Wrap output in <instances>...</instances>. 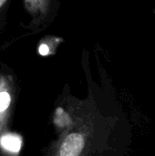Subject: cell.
Returning a JSON list of instances; mask_svg holds the SVG:
<instances>
[{
	"mask_svg": "<svg viewBox=\"0 0 155 156\" xmlns=\"http://www.w3.org/2000/svg\"><path fill=\"white\" fill-rule=\"evenodd\" d=\"M0 145L5 151L11 153H17L21 149L22 139L17 134H5L1 137Z\"/></svg>",
	"mask_w": 155,
	"mask_h": 156,
	"instance_id": "cell-3",
	"label": "cell"
},
{
	"mask_svg": "<svg viewBox=\"0 0 155 156\" xmlns=\"http://www.w3.org/2000/svg\"><path fill=\"white\" fill-rule=\"evenodd\" d=\"M84 144V138L80 133H71L63 141L59 150V156H79L83 150Z\"/></svg>",
	"mask_w": 155,
	"mask_h": 156,
	"instance_id": "cell-2",
	"label": "cell"
},
{
	"mask_svg": "<svg viewBox=\"0 0 155 156\" xmlns=\"http://www.w3.org/2000/svg\"><path fill=\"white\" fill-rule=\"evenodd\" d=\"M9 0H0V13L5 9Z\"/></svg>",
	"mask_w": 155,
	"mask_h": 156,
	"instance_id": "cell-5",
	"label": "cell"
},
{
	"mask_svg": "<svg viewBox=\"0 0 155 156\" xmlns=\"http://www.w3.org/2000/svg\"><path fill=\"white\" fill-rule=\"evenodd\" d=\"M51 0H24L25 7L31 16V23L39 25L48 17Z\"/></svg>",
	"mask_w": 155,
	"mask_h": 156,
	"instance_id": "cell-1",
	"label": "cell"
},
{
	"mask_svg": "<svg viewBox=\"0 0 155 156\" xmlns=\"http://www.w3.org/2000/svg\"><path fill=\"white\" fill-rule=\"evenodd\" d=\"M55 123L59 127H65L71 123V118L70 116L62 109L58 108L55 112Z\"/></svg>",
	"mask_w": 155,
	"mask_h": 156,
	"instance_id": "cell-4",
	"label": "cell"
}]
</instances>
